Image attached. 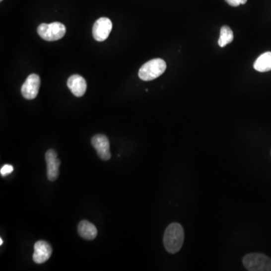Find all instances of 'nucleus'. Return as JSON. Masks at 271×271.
I'll return each mask as SVG.
<instances>
[{
  "mask_svg": "<svg viewBox=\"0 0 271 271\" xmlns=\"http://www.w3.org/2000/svg\"><path fill=\"white\" fill-rule=\"evenodd\" d=\"M185 240L183 226L177 222L170 224L164 235V246L167 253L176 254L183 247Z\"/></svg>",
  "mask_w": 271,
  "mask_h": 271,
  "instance_id": "nucleus-1",
  "label": "nucleus"
},
{
  "mask_svg": "<svg viewBox=\"0 0 271 271\" xmlns=\"http://www.w3.org/2000/svg\"><path fill=\"white\" fill-rule=\"evenodd\" d=\"M167 69L164 60L156 58L145 63L139 71V77L142 81H151L161 76Z\"/></svg>",
  "mask_w": 271,
  "mask_h": 271,
  "instance_id": "nucleus-2",
  "label": "nucleus"
},
{
  "mask_svg": "<svg viewBox=\"0 0 271 271\" xmlns=\"http://www.w3.org/2000/svg\"><path fill=\"white\" fill-rule=\"evenodd\" d=\"M243 266L250 271H271V259L261 253H250L243 259Z\"/></svg>",
  "mask_w": 271,
  "mask_h": 271,
  "instance_id": "nucleus-3",
  "label": "nucleus"
},
{
  "mask_svg": "<svg viewBox=\"0 0 271 271\" xmlns=\"http://www.w3.org/2000/svg\"><path fill=\"white\" fill-rule=\"evenodd\" d=\"M38 34L42 39L48 42L59 40L66 33V27L60 22L52 24H42L38 27Z\"/></svg>",
  "mask_w": 271,
  "mask_h": 271,
  "instance_id": "nucleus-4",
  "label": "nucleus"
},
{
  "mask_svg": "<svg viewBox=\"0 0 271 271\" xmlns=\"http://www.w3.org/2000/svg\"><path fill=\"white\" fill-rule=\"evenodd\" d=\"M40 78L36 74H31L27 77L21 87V94L27 100H33L37 97L40 87Z\"/></svg>",
  "mask_w": 271,
  "mask_h": 271,
  "instance_id": "nucleus-5",
  "label": "nucleus"
},
{
  "mask_svg": "<svg viewBox=\"0 0 271 271\" xmlns=\"http://www.w3.org/2000/svg\"><path fill=\"white\" fill-rule=\"evenodd\" d=\"M112 29V23L107 17H100L93 26V36L95 40L103 42L109 37Z\"/></svg>",
  "mask_w": 271,
  "mask_h": 271,
  "instance_id": "nucleus-6",
  "label": "nucleus"
},
{
  "mask_svg": "<svg viewBox=\"0 0 271 271\" xmlns=\"http://www.w3.org/2000/svg\"><path fill=\"white\" fill-rule=\"evenodd\" d=\"M91 143L102 160L108 161L110 159V145L106 136L103 134L94 136V137L91 139Z\"/></svg>",
  "mask_w": 271,
  "mask_h": 271,
  "instance_id": "nucleus-7",
  "label": "nucleus"
},
{
  "mask_svg": "<svg viewBox=\"0 0 271 271\" xmlns=\"http://www.w3.org/2000/svg\"><path fill=\"white\" fill-rule=\"evenodd\" d=\"M45 161L47 163V176L49 181L56 180L59 176L61 161L58 158V153L54 149H49L45 153Z\"/></svg>",
  "mask_w": 271,
  "mask_h": 271,
  "instance_id": "nucleus-8",
  "label": "nucleus"
},
{
  "mask_svg": "<svg viewBox=\"0 0 271 271\" xmlns=\"http://www.w3.org/2000/svg\"><path fill=\"white\" fill-rule=\"evenodd\" d=\"M52 254V248L48 242L39 240L35 243L33 260L35 263L42 264L47 262Z\"/></svg>",
  "mask_w": 271,
  "mask_h": 271,
  "instance_id": "nucleus-9",
  "label": "nucleus"
},
{
  "mask_svg": "<svg viewBox=\"0 0 271 271\" xmlns=\"http://www.w3.org/2000/svg\"><path fill=\"white\" fill-rule=\"evenodd\" d=\"M67 86L72 91L73 95L81 97L85 94L87 90V83L85 79L79 75H73L69 77L67 81Z\"/></svg>",
  "mask_w": 271,
  "mask_h": 271,
  "instance_id": "nucleus-10",
  "label": "nucleus"
},
{
  "mask_svg": "<svg viewBox=\"0 0 271 271\" xmlns=\"http://www.w3.org/2000/svg\"><path fill=\"white\" fill-rule=\"evenodd\" d=\"M78 232L82 238L87 240H94L97 235V229L95 225L87 220L80 221L78 226Z\"/></svg>",
  "mask_w": 271,
  "mask_h": 271,
  "instance_id": "nucleus-11",
  "label": "nucleus"
},
{
  "mask_svg": "<svg viewBox=\"0 0 271 271\" xmlns=\"http://www.w3.org/2000/svg\"><path fill=\"white\" fill-rule=\"evenodd\" d=\"M254 69L258 72H265L271 70V52L262 54L256 60Z\"/></svg>",
  "mask_w": 271,
  "mask_h": 271,
  "instance_id": "nucleus-12",
  "label": "nucleus"
},
{
  "mask_svg": "<svg viewBox=\"0 0 271 271\" xmlns=\"http://www.w3.org/2000/svg\"><path fill=\"white\" fill-rule=\"evenodd\" d=\"M234 40V33L228 26H223L220 30V38L218 39V45L223 48Z\"/></svg>",
  "mask_w": 271,
  "mask_h": 271,
  "instance_id": "nucleus-13",
  "label": "nucleus"
},
{
  "mask_svg": "<svg viewBox=\"0 0 271 271\" xmlns=\"http://www.w3.org/2000/svg\"><path fill=\"white\" fill-rule=\"evenodd\" d=\"M13 170H14L13 166L10 165V164H5L0 170V173H1L2 176H6L8 175L11 174Z\"/></svg>",
  "mask_w": 271,
  "mask_h": 271,
  "instance_id": "nucleus-14",
  "label": "nucleus"
},
{
  "mask_svg": "<svg viewBox=\"0 0 271 271\" xmlns=\"http://www.w3.org/2000/svg\"><path fill=\"white\" fill-rule=\"evenodd\" d=\"M226 2L228 4V5H231L233 7H237L239 5H241L240 4V0H225Z\"/></svg>",
  "mask_w": 271,
  "mask_h": 271,
  "instance_id": "nucleus-15",
  "label": "nucleus"
},
{
  "mask_svg": "<svg viewBox=\"0 0 271 271\" xmlns=\"http://www.w3.org/2000/svg\"><path fill=\"white\" fill-rule=\"evenodd\" d=\"M240 1L241 5H244V4H246V2H247V0H240Z\"/></svg>",
  "mask_w": 271,
  "mask_h": 271,
  "instance_id": "nucleus-16",
  "label": "nucleus"
},
{
  "mask_svg": "<svg viewBox=\"0 0 271 271\" xmlns=\"http://www.w3.org/2000/svg\"><path fill=\"white\" fill-rule=\"evenodd\" d=\"M2 243H3V240H2V239H0V245H2Z\"/></svg>",
  "mask_w": 271,
  "mask_h": 271,
  "instance_id": "nucleus-17",
  "label": "nucleus"
},
{
  "mask_svg": "<svg viewBox=\"0 0 271 271\" xmlns=\"http://www.w3.org/2000/svg\"><path fill=\"white\" fill-rule=\"evenodd\" d=\"M0 1H1V2H2V1H3V0H0Z\"/></svg>",
  "mask_w": 271,
  "mask_h": 271,
  "instance_id": "nucleus-18",
  "label": "nucleus"
}]
</instances>
